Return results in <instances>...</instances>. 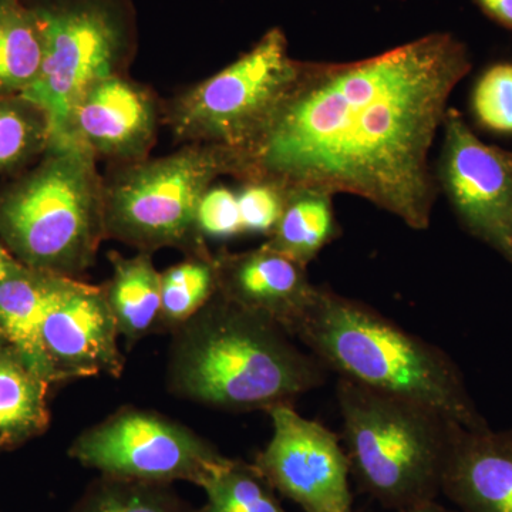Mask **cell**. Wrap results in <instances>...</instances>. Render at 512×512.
Returning a JSON list of instances; mask_svg holds the SVG:
<instances>
[{
    "label": "cell",
    "instance_id": "obj_1",
    "mask_svg": "<svg viewBox=\"0 0 512 512\" xmlns=\"http://www.w3.org/2000/svg\"><path fill=\"white\" fill-rule=\"evenodd\" d=\"M471 69L464 43L433 33L356 62H302L235 178L356 195L423 231L439 183L430 151Z\"/></svg>",
    "mask_w": 512,
    "mask_h": 512
},
{
    "label": "cell",
    "instance_id": "obj_2",
    "mask_svg": "<svg viewBox=\"0 0 512 512\" xmlns=\"http://www.w3.org/2000/svg\"><path fill=\"white\" fill-rule=\"evenodd\" d=\"M170 336L168 392L224 412L295 404L329 375L284 329L220 293Z\"/></svg>",
    "mask_w": 512,
    "mask_h": 512
},
{
    "label": "cell",
    "instance_id": "obj_3",
    "mask_svg": "<svg viewBox=\"0 0 512 512\" xmlns=\"http://www.w3.org/2000/svg\"><path fill=\"white\" fill-rule=\"evenodd\" d=\"M295 339L342 379L429 407L464 429L488 426L451 357L366 303L319 288Z\"/></svg>",
    "mask_w": 512,
    "mask_h": 512
},
{
    "label": "cell",
    "instance_id": "obj_4",
    "mask_svg": "<svg viewBox=\"0 0 512 512\" xmlns=\"http://www.w3.org/2000/svg\"><path fill=\"white\" fill-rule=\"evenodd\" d=\"M0 234L28 268L79 279L107 239L96 158L77 141L49 146L0 197Z\"/></svg>",
    "mask_w": 512,
    "mask_h": 512
},
{
    "label": "cell",
    "instance_id": "obj_5",
    "mask_svg": "<svg viewBox=\"0 0 512 512\" xmlns=\"http://www.w3.org/2000/svg\"><path fill=\"white\" fill-rule=\"evenodd\" d=\"M336 396L350 474L383 507L436 501L457 423L421 404L338 377Z\"/></svg>",
    "mask_w": 512,
    "mask_h": 512
},
{
    "label": "cell",
    "instance_id": "obj_6",
    "mask_svg": "<svg viewBox=\"0 0 512 512\" xmlns=\"http://www.w3.org/2000/svg\"><path fill=\"white\" fill-rule=\"evenodd\" d=\"M237 165L235 150L208 144H185L168 156L121 165L104 181L107 239L147 254L163 248L207 254L198 205L218 178H235Z\"/></svg>",
    "mask_w": 512,
    "mask_h": 512
},
{
    "label": "cell",
    "instance_id": "obj_7",
    "mask_svg": "<svg viewBox=\"0 0 512 512\" xmlns=\"http://www.w3.org/2000/svg\"><path fill=\"white\" fill-rule=\"evenodd\" d=\"M35 12L45 57L36 82L20 96L46 114L50 146L69 143L77 100L93 83L123 73L133 46L127 0H25Z\"/></svg>",
    "mask_w": 512,
    "mask_h": 512
},
{
    "label": "cell",
    "instance_id": "obj_8",
    "mask_svg": "<svg viewBox=\"0 0 512 512\" xmlns=\"http://www.w3.org/2000/svg\"><path fill=\"white\" fill-rule=\"evenodd\" d=\"M281 29H271L235 62L171 101L164 123L175 140L242 150L266 126L298 77Z\"/></svg>",
    "mask_w": 512,
    "mask_h": 512
},
{
    "label": "cell",
    "instance_id": "obj_9",
    "mask_svg": "<svg viewBox=\"0 0 512 512\" xmlns=\"http://www.w3.org/2000/svg\"><path fill=\"white\" fill-rule=\"evenodd\" d=\"M69 456L104 476L201 487L228 457L180 421L140 407H121L84 430Z\"/></svg>",
    "mask_w": 512,
    "mask_h": 512
},
{
    "label": "cell",
    "instance_id": "obj_10",
    "mask_svg": "<svg viewBox=\"0 0 512 512\" xmlns=\"http://www.w3.org/2000/svg\"><path fill=\"white\" fill-rule=\"evenodd\" d=\"M266 413L272 437L252 464L276 493L303 512H355L348 454L339 437L301 416L295 404H279Z\"/></svg>",
    "mask_w": 512,
    "mask_h": 512
},
{
    "label": "cell",
    "instance_id": "obj_11",
    "mask_svg": "<svg viewBox=\"0 0 512 512\" xmlns=\"http://www.w3.org/2000/svg\"><path fill=\"white\" fill-rule=\"evenodd\" d=\"M437 183L473 237L512 261V153L483 143L457 110L443 121Z\"/></svg>",
    "mask_w": 512,
    "mask_h": 512
},
{
    "label": "cell",
    "instance_id": "obj_12",
    "mask_svg": "<svg viewBox=\"0 0 512 512\" xmlns=\"http://www.w3.org/2000/svg\"><path fill=\"white\" fill-rule=\"evenodd\" d=\"M42 338L53 382L123 375L126 357L103 285L69 278L47 313Z\"/></svg>",
    "mask_w": 512,
    "mask_h": 512
},
{
    "label": "cell",
    "instance_id": "obj_13",
    "mask_svg": "<svg viewBox=\"0 0 512 512\" xmlns=\"http://www.w3.org/2000/svg\"><path fill=\"white\" fill-rule=\"evenodd\" d=\"M158 120L153 94L123 73L113 74L93 83L77 100L69 140L77 141L96 160L137 163L154 146Z\"/></svg>",
    "mask_w": 512,
    "mask_h": 512
},
{
    "label": "cell",
    "instance_id": "obj_14",
    "mask_svg": "<svg viewBox=\"0 0 512 512\" xmlns=\"http://www.w3.org/2000/svg\"><path fill=\"white\" fill-rule=\"evenodd\" d=\"M214 258L222 298L271 320L295 339L319 291L308 266L265 244L245 252H218Z\"/></svg>",
    "mask_w": 512,
    "mask_h": 512
},
{
    "label": "cell",
    "instance_id": "obj_15",
    "mask_svg": "<svg viewBox=\"0 0 512 512\" xmlns=\"http://www.w3.org/2000/svg\"><path fill=\"white\" fill-rule=\"evenodd\" d=\"M441 494L460 512H512V431L458 427Z\"/></svg>",
    "mask_w": 512,
    "mask_h": 512
},
{
    "label": "cell",
    "instance_id": "obj_16",
    "mask_svg": "<svg viewBox=\"0 0 512 512\" xmlns=\"http://www.w3.org/2000/svg\"><path fill=\"white\" fill-rule=\"evenodd\" d=\"M67 281L66 276L23 266L18 274L0 282V335L47 383L53 379L43 348V325Z\"/></svg>",
    "mask_w": 512,
    "mask_h": 512
},
{
    "label": "cell",
    "instance_id": "obj_17",
    "mask_svg": "<svg viewBox=\"0 0 512 512\" xmlns=\"http://www.w3.org/2000/svg\"><path fill=\"white\" fill-rule=\"evenodd\" d=\"M107 258L111 276L103 289L120 338L131 348L147 336L163 333L161 272L154 266L153 254L124 256L111 251Z\"/></svg>",
    "mask_w": 512,
    "mask_h": 512
},
{
    "label": "cell",
    "instance_id": "obj_18",
    "mask_svg": "<svg viewBox=\"0 0 512 512\" xmlns=\"http://www.w3.org/2000/svg\"><path fill=\"white\" fill-rule=\"evenodd\" d=\"M332 197L312 188L285 190L281 218L264 242L266 247L299 264H311L340 234Z\"/></svg>",
    "mask_w": 512,
    "mask_h": 512
},
{
    "label": "cell",
    "instance_id": "obj_19",
    "mask_svg": "<svg viewBox=\"0 0 512 512\" xmlns=\"http://www.w3.org/2000/svg\"><path fill=\"white\" fill-rule=\"evenodd\" d=\"M45 42L25 0H0V97L22 94L36 82Z\"/></svg>",
    "mask_w": 512,
    "mask_h": 512
},
{
    "label": "cell",
    "instance_id": "obj_20",
    "mask_svg": "<svg viewBox=\"0 0 512 512\" xmlns=\"http://www.w3.org/2000/svg\"><path fill=\"white\" fill-rule=\"evenodd\" d=\"M49 383L33 373L12 348L0 352V434L23 437L45 429Z\"/></svg>",
    "mask_w": 512,
    "mask_h": 512
},
{
    "label": "cell",
    "instance_id": "obj_21",
    "mask_svg": "<svg viewBox=\"0 0 512 512\" xmlns=\"http://www.w3.org/2000/svg\"><path fill=\"white\" fill-rule=\"evenodd\" d=\"M218 293L214 254L185 255L161 272V328L173 333Z\"/></svg>",
    "mask_w": 512,
    "mask_h": 512
},
{
    "label": "cell",
    "instance_id": "obj_22",
    "mask_svg": "<svg viewBox=\"0 0 512 512\" xmlns=\"http://www.w3.org/2000/svg\"><path fill=\"white\" fill-rule=\"evenodd\" d=\"M173 484L113 476L94 478L67 512H197Z\"/></svg>",
    "mask_w": 512,
    "mask_h": 512
},
{
    "label": "cell",
    "instance_id": "obj_23",
    "mask_svg": "<svg viewBox=\"0 0 512 512\" xmlns=\"http://www.w3.org/2000/svg\"><path fill=\"white\" fill-rule=\"evenodd\" d=\"M207 501L197 512H288L254 464L228 458L201 484Z\"/></svg>",
    "mask_w": 512,
    "mask_h": 512
},
{
    "label": "cell",
    "instance_id": "obj_24",
    "mask_svg": "<svg viewBox=\"0 0 512 512\" xmlns=\"http://www.w3.org/2000/svg\"><path fill=\"white\" fill-rule=\"evenodd\" d=\"M49 146L46 114L20 94L0 97V173L28 163Z\"/></svg>",
    "mask_w": 512,
    "mask_h": 512
},
{
    "label": "cell",
    "instance_id": "obj_25",
    "mask_svg": "<svg viewBox=\"0 0 512 512\" xmlns=\"http://www.w3.org/2000/svg\"><path fill=\"white\" fill-rule=\"evenodd\" d=\"M473 110L488 130L512 133V64H495L480 77L474 87Z\"/></svg>",
    "mask_w": 512,
    "mask_h": 512
},
{
    "label": "cell",
    "instance_id": "obj_26",
    "mask_svg": "<svg viewBox=\"0 0 512 512\" xmlns=\"http://www.w3.org/2000/svg\"><path fill=\"white\" fill-rule=\"evenodd\" d=\"M237 197L244 234L265 235L268 238L281 218L284 188L266 181H247L242 183Z\"/></svg>",
    "mask_w": 512,
    "mask_h": 512
},
{
    "label": "cell",
    "instance_id": "obj_27",
    "mask_svg": "<svg viewBox=\"0 0 512 512\" xmlns=\"http://www.w3.org/2000/svg\"><path fill=\"white\" fill-rule=\"evenodd\" d=\"M197 225L205 239H229L244 234L237 191L212 185L198 205Z\"/></svg>",
    "mask_w": 512,
    "mask_h": 512
},
{
    "label": "cell",
    "instance_id": "obj_28",
    "mask_svg": "<svg viewBox=\"0 0 512 512\" xmlns=\"http://www.w3.org/2000/svg\"><path fill=\"white\" fill-rule=\"evenodd\" d=\"M488 18L512 30V0H474Z\"/></svg>",
    "mask_w": 512,
    "mask_h": 512
},
{
    "label": "cell",
    "instance_id": "obj_29",
    "mask_svg": "<svg viewBox=\"0 0 512 512\" xmlns=\"http://www.w3.org/2000/svg\"><path fill=\"white\" fill-rule=\"evenodd\" d=\"M23 266L25 265H23L22 262L13 258V256L0 245V282L5 281V279L10 278V276L18 274Z\"/></svg>",
    "mask_w": 512,
    "mask_h": 512
},
{
    "label": "cell",
    "instance_id": "obj_30",
    "mask_svg": "<svg viewBox=\"0 0 512 512\" xmlns=\"http://www.w3.org/2000/svg\"><path fill=\"white\" fill-rule=\"evenodd\" d=\"M400 512H460V511L448 510V508L443 507V505L437 504L436 501H429V503L414 505V507L407 508V510L400 511Z\"/></svg>",
    "mask_w": 512,
    "mask_h": 512
},
{
    "label": "cell",
    "instance_id": "obj_31",
    "mask_svg": "<svg viewBox=\"0 0 512 512\" xmlns=\"http://www.w3.org/2000/svg\"><path fill=\"white\" fill-rule=\"evenodd\" d=\"M3 349H5L3 348V342H0V352H2Z\"/></svg>",
    "mask_w": 512,
    "mask_h": 512
},
{
    "label": "cell",
    "instance_id": "obj_32",
    "mask_svg": "<svg viewBox=\"0 0 512 512\" xmlns=\"http://www.w3.org/2000/svg\"><path fill=\"white\" fill-rule=\"evenodd\" d=\"M511 264H512V261H511Z\"/></svg>",
    "mask_w": 512,
    "mask_h": 512
}]
</instances>
